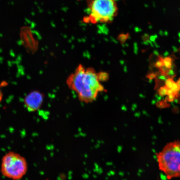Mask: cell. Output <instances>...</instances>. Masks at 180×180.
<instances>
[{"label":"cell","instance_id":"6da1fadb","mask_svg":"<svg viewBox=\"0 0 180 180\" xmlns=\"http://www.w3.org/2000/svg\"><path fill=\"white\" fill-rule=\"evenodd\" d=\"M66 84L77 94L80 101L86 104L94 102L98 94L105 90L94 69L86 68L82 64H79L68 77Z\"/></svg>","mask_w":180,"mask_h":180},{"label":"cell","instance_id":"7a4b0ae2","mask_svg":"<svg viewBox=\"0 0 180 180\" xmlns=\"http://www.w3.org/2000/svg\"><path fill=\"white\" fill-rule=\"evenodd\" d=\"M156 157L159 169L168 179L180 178V140L167 143Z\"/></svg>","mask_w":180,"mask_h":180},{"label":"cell","instance_id":"3957f363","mask_svg":"<svg viewBox=\"0 0 180 180\" xmlns=\"http://www.w3.org/2000/svg\"><path fill=\"white\" fill-rule=\"evenodd\" d=\"M90 11L89 22L109 23L118 13V8L115 0H87Z\"/></svg>","mask_w":180,"mask_h":180},{"label":"cell","instance_id":"277c9868","mask_svg":"<svg viewBox=\"0 0 180 180\" xmlns=\"http://www.w3.org/2000/svg\"><path fill=\"white\" fill-rule=\"evenodd\" d=\"M28 166L24 157L17 153L10 151L3 157L1 171L4 177L13 180H20L26 174Z\"/></svg>","mask_w":180,"mask_h":180},{"label":"cell","instance_id":"5b68a950","mask_svg":"<svg viewBox=\"0 0 180 180\" xmlns=\"http://www.w3.org/2000/svg\"><path fill=\"white\" fill-rule=\"evenodd\" d=\"M44 96L38 90H34L27 95L24 99V104L29 112L38 110L43 104Z\"/></svg>","mask_w":180,"mask_h":180},{"label":"cell","instance_id":"8992f818","mask_svg":"<svg viewBox=\"0 0 180 180\" xmlns=\"http://www.w3.org/2000/svg\"><path fill=\"white\" fill-rule=\"evenodd\" d=\"M165 86L168 89H172L174 93L177 95L178 92L180 90V88L177 85L176 83L173 81V78H169L166 81H165Z\"/></svg>","mask_w":180,"mask_h":180},{"label":"cell","instance_id":"52a82bcc","mask_svg":"<svg viewBox=\"0 0 180 180\" xmlns=\"http://www.w3.org/2000/svg\"><path fill=\"white\" fill-rule=\"evenodd\" d=\"M98 80L100 82H104L108 80L109 75L108 73L105 72H100L97 73Z\"/></svg>","mask_w":180,"mask_h":180},{"label":"cell","instance_id":"ba28073f","mask_svg":"<svg viewBox=\"0 0 180 180\" xmlns=\"http://www.w3.org/2000/svg\"><path fill=\"white\" fill-rule=\"evenodd\" d=\"M130 38V35L129 33H120L118 37V40L120 42L121 44L125 43L126 40Z\"/></svg>","mask_w":180,"mask_h":180},{"label":"cell","instance_id":"9c48e42d","mask_svg":"<svg viewBox=\"0 0 180 180\" xmlns=\"http://www.w3.org/2000/svg\"><path fill=\"white\" fill-rule=\"evenodd\" d=\"M163 65L168 68H170L172 64V59L170 57H166L163 58Z\"/></svg>","mask_w":180,"mask_h":180},{"label":"cell","instance_id":"30bf717a","mask_svg":"<svg viewBox=\"0 0 180 180\" xmlns=\"http://www.w3.org/2000/svg\"><path fill=\"white\" fill-rule=\"evenodd\" d=\"M167 90L168 88L166 86H163L160 88L159 89V94L160 96L163 97L164 96L167 95Z\"/></svg>","mask_w":180,"mask_h":180},{"label":"cell","instance_id":"8fae6325","mask_svg":"<svg viewBox=\"0 0 180 180\" xmlns=\"http://www.w3.org/2000/svg\"><path fill=\"white\" fill-rule=\"evenodd\" d=\"M166 75L169 78H173L175 76V73L173 71V69H169V70L166 72Z\"/></svg>","mask_w":180,"mask_h":180},{"label":"cell","instance_id":"7c38bea8","mask_svg":"<svg viewBox=\"0 0 180 180\" xmlns=\"http://www.w3.org/2000/svg\"><path fill=\"white\" fill-rule=\"evenodd\" d=\"M159 57V60L157 61V62H156L155 64V66L157 67V68H160L162 66H163V58L161 57Z\"/></svg>","mask_w":180,"mask_h":180},{"label":"cell","instance_id":"4fadbf2b","mask_svg":"<svg viewBox=\"0 0 180 180\" xmlns=\"http://www.w3.org/2000/svg\"><path fill=\"white\" fill-rule=\"evenodd\" d=\"M157 77H158V79H159V80L165 81L169 78V77L167 76L164 74H163L161 72V74H159L157 76Z\"/></svg>","mask_w":180,"mask_h":180},{"label":"cell","instance_id":"5bb4252c","mask_svg":"<svg viewBox=\"0 0 180 180\" xmlns=\"http://www.w3.org/2000/svg\"><path fill=\"white\" fill-rule=\"evenodd\" d=\"M139 52V47H138V43L134 42L133 43V52L136 55H137Z\"/></svg>","mask_w":180,"mask_h":180},{"label":"cell","instance_id":"9a60e30c","mask_svg":"<svg viewBox=\"0 0 180 180\" xmlns=\"http://www.w3.org/2000/svg\"><path fill=\"white\" fill-rule=\"evenodd\" d=\"M169 69H170V68H167V67L165 66L164 65H163L161 68H160L161 72L163 74H164L165 75H166V72L169 70Z\"/></svg>","mask_w":180,"mask_h":180},{"label":"cell","instance_id":"2e32d148","mask_svg":"<svg viewBox=\"0 0 180 180\" xmlns=\"http://www.w3.org/2000/svg\"><path fill=\"white\" fill-rule=\"evenodd\" d=\"M156 76H157L156 74H154V73H151V74L147 75V77L149 79H152L153 80V79L156 78Z\"/></svg>","mask_w":180,"mask_h":180},{"label":"cell","instance_id":"e0dca14e","mask_svg":"<svg viewBox=\"0 0 180 180\" xmlns=\"http://www.w3.org/2000/svg\"><path fill=\"white\" fill-rule=\"evenodd\" d=\"M150 36L148 34L145 33L142 36V40L143 41H146L149 39Z\"/></svg>","mask_w":180,"mask_h":180},{"label":"cell","instance_id":"ac0fdd59","mask_svg":"<svg viewBox=\"0 0 180 180\" xmlns=\"http://www.w3.org/2000/svg\"><path fill=\"white\" fill-rule=\"evenodd\" d=\"M167 95L168 96H169V95H174L175 96H176V94L174 93V91H173L172 89H168V90H167Z\"/></svg>","mask_w":180,"mask_h":180},{"label":"cell","instance_id":"d6986e66","mask_svg":"<svg viewBox=\"0 0 180 180\" xmlns=\"http://www.w3.org/2000/svg\"><path fill=\"white\" fill-rule=\"evenodd\" d=\"M155 98L157 99V102H159V101H161L162 99V97L160 96L159 94H156L155 95Z\"/></svg>","mask_w":180,"mask_h":180},{"label":"cell","instance_id":"ffe728a7","mask_svg":"<svg viewBox=\"0 0 180 180\" xmlns=\"http://www.w3.org/2000/svg\"><path fill=\"white\" fill-rule=\"evenodd\" d=\"M156 37H155V35H151V36H150L149 37V40H150L152 42H154L156 41L155 40H156Z\"/></svg>","mask_w":180,"mask_h":180},{"label":"cell","instance_id":"44dd1931","mask_svg":"<svg viewBox=\"0 0 180 180\" xmlns=\"http://www.w3.org/2000/svg\"><path fill=\"white\" fill-rule=\"evenodd\" d=\"M172 48L173 51V53H177L178 52H179V49H178V48H177L176 47V46H173L172 47Z\"/></svg>","mask_w":180,"mask_h":180},{"label":"cell","instance_id":"7402d4cb","mask_svg":"<svg viewBox=\"0 0 180 180\" xmlns=\"http://www.w3.org/2000/svg\"><path fill=\"white\" fill-rule=\"evenodd\" d=\"M153 54H154L155 55L157 56H159V52L157 50H155L153 51Z\"/></svg>","mask_w":180,"mask_h":180},{"label":"cell","instance_id":"603a6c76","mask_svg":"<svg viewBox=\"0 0 180 180\" xmlns=\"http://www.w3.org/2000/svg\"><path fill=\"white\" fill-rule=\"evenodd\" d=\"M169 55V52L168 51H166L163 54V56L164 57H168Z\"/></svg>","mask_w":180,"mask_h":180},{"label":"cell","instance_id":"cb8c5ba5","mask_svg":"<svg viewBox=\"0 0 180 180\" xmlns=\"http://www.w3.org/2000/svg\"><path fill=\"white\" fill-rule=\"evenodd\" d=\"M123 71L124 73H127L128 72V67L126 65L123 66Z\"/></svg>","mask_w":180,"mask_h":180},{"label":"cell","instance_id":"d4e9b609","mask_svg":"<svg viewBox=\"0 0 180 180\" xmlns=\"http://www.w3.org/2000/svg\"><path fill=\"white\" fill-rule=\"evenodd\" d=\"M153 43V44H154V46H155L156 48H159L160 47V46L158 43H157L156 41L154 42Z\"/></svg>","mask_w":180,"mask_h":180},{"label":"cell","instance_id":"484cf974","mask_svg":"<svg viewBox=\"0 0 180 180\" xmlns=\"http://www.w3.org/2000/svg\"><path fill=\"white\" fill-rule=\"evenodd\" d=\"M141 44L143 45H144L148 46L149 45V43H148V42L147 41H143L141 42Z\"/></svg>","mask_w":180,"mask_h":180},{"label":"cell","instance_id":"4316f807","mask_svg":"<svg viewBox=\"0 0 180 180\" xmlns=\"http://www.w3.org/2000/svg\"><path fill=\"white\" fill-rule=\"evenodd\" d=\"M139 97L141 98H145L146 97V96H145L144 94H139Z\"/></svg>","mask_w":180,"mask_h":180},{"label":"cell","instance_id":"83f0119b","mask_svg":"<svg viewBox=\"0 0 180 180\" xmlns=\"http://www.w3.org/2000/svg\"><path fill=\"white\" fill-rule=\"evenodd\" d=\"M120 65L122 66L124 65V64H125V61L123 60H120Z\"/></svg>","mask_w":180,"mask_h":180},{"label":"cell","instance_id":"f1b7e54d","mask_svg":"<svg viewBox=\"0 0 180 180\" xmlns=\"http://www.w3.org/2000/svg\"><path fill=\"white\" fill-rule=\"evenodd\" d=\"M176 84H177V85L179 86V87L180 88V78H179L178 80H177V81H176Z\"/></svg>","mask_w":180,"mask_h":180},{"label":"cell","instance_id":"f546056e","mask_svg":"<svg viewBox=\"0 0 180 180\" xmlns=\"http://www.w3.org/2000/svg\"><path fill=\"white\" fill-rule=\"evenodd\" d=\"M2 93L1 91L0 90V102L1 101L2 99Z\"/></svg>","mask_w":180,"mask_h":180},{"label":"cell","instance_id":"4dcf8cb0","mask_svg":"<svg viewBox=\"0 0 180 180\" xmlns=\"http://www.w3.org/2000/svg\"><path fill=\"white\" fill-rule=\"evenodd\" d=\"M157 100H152V101L151 103L152 104H156V103H157Z\"/></svg>","mask_w":180,"mask_h":180},{"label":"cell","instance_id":"1f68e13d","mask_svg":"<svg viewBox=\"0 0 180 180\" xmlns=\"http://www.w3.org/2000/svg\"><path fill=\"white\" fill-rule=\"evenodd\" d=\"M173 101H174V103H176V104H177V103L179 102V100H178V99H177V98H175Z\"/></svg>","mask_w":180,"mask_h":180},{"label":"cell","instance_id":"d6a6232c","mask_svg":"<svg viewBox=\"0 0 180 180\" xmlns=\"http://www.w3.org/2000/svg\"><path fill=\"white\" fill-rule=\"evenodd\" d=\"M122 53H123V54L124 55H127V53L126 52V51H124V50H122Z\"/></svg>","mask_w":180,"mask_h":180},{"label":"cell","instance_id":"836d02e7","mask_svg":"<svg viewBox=\"0 0 180 180\" xmlns=\"http://www.w3.org/2000/svg\"><path fill=\"white\" fill-rule=\"evenodd\" d=\"M149 82L150 83V84H152L153 82V80L152 79H149Z\"/></svg>","mask_w":180,"mask_h":180},{"label":"cell","instance_id":"e575fe53","mask_svg":"<svg viewBox=\"0 0 180 180\" xmlns=\"http://www.w3.org/2000/svg\"><path fill=\"white\" fill-rule=\"evenodd\" d=\"M125 47H129V44L128 43H125Z\"/></svg>","mask_w":180,"mask_h":180},{"label":"cell","instance_id":"d590c367","mask_svg":"<svg viewBox=\"0 0 180 180\" xmlns=\"http://www.w3.org/2000/svg\"><path fill=\"white\" fill-rule=\"evenodd\" d=\"M165 35H166V36H167V35H168V33H165Z\"/></svg>","mask_w":180,"mask_h":180},{"label":"cell","instance_id":"8d00e7d4","mask_svg":"<svg viewBox=\"0 0 180 180\" xmlns=\"http://www.w3.org/2000/svg\"><path fill=\"white\" fill-rule=\"evenodd\" d=\"M179 37L180 38V33H179Z\"/></svg>","mask_w":180,"mask_h":180},{"label":"cell","instance_id":"74e56055","mask_svg":"<svg viewBox=\"0 0 180 180\" xmlns=\"http://www.w3.org/2000/svg\"><path fill=\"white\" fill-rule=\"evenodd\" d=\"M179 42L180 43V38L179 39Z\"/></svg>","mask_w":180,"mask_h":180},{"label":"cell","instance_id":"f35d334b","mask_svg":"<svg viewBox=\"0 0 180 180\" xmlns=\"http://www.w3.org/2000/svg\"><path fill=\"white\" fill-rule=\"evenodd\" d=\"M179 51H180V48H179Z\"/></svg>","mask_w":180,"mask_h":180},{"label":"cell","instance_id":"ab89813d","mask_svg":"<svg viewBox=\"0 0 180 180\" xmlns=\"http://www.w3.org/2000/svg\"><path fill=\"white\" fill-rule=\"evenodd\" d=\"M115 1H116V0H115Z\"/></svg>","mask_w":180,"mask_h":180}]
</instances>
